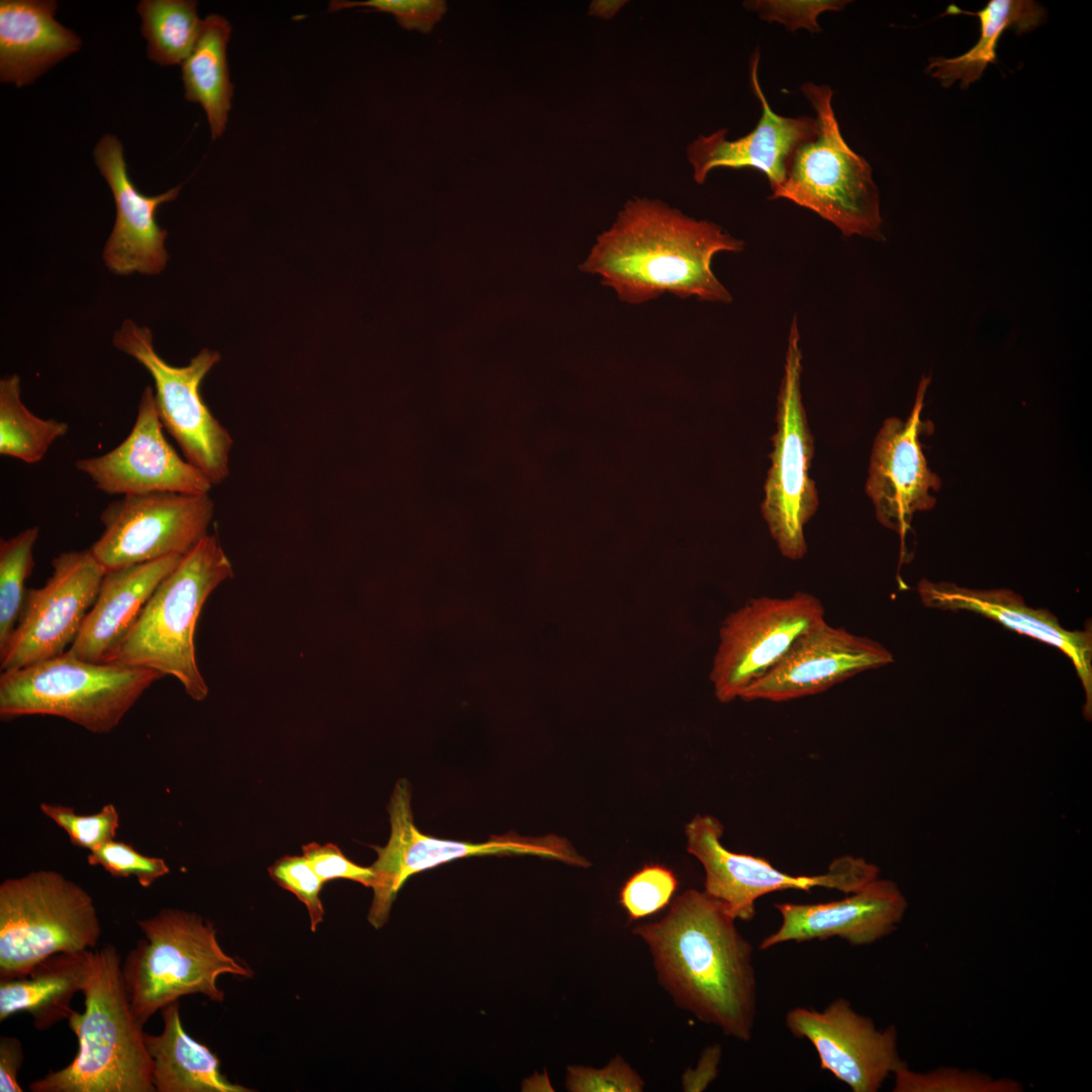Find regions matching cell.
I'll return each instance as SVG.
<instances>
[{
  "label": "cell",
  "mask_w": 1092,
  "mask_h": 1092,
  "mask_svg": "<svg viewBox=\"0 0 1092 1092\" xmlns=\"http://www.w3.org/2000/svg\"><path fill=\"white\" fill-rule=\"evenodd\" d=\"M726 906L705 891L677 896L663 918L637 925L662 987L676 1005L748 1041L756 1015L753 948Z\"/></svg>",
  "instance_id": "1"
},
{
  "label": "cell",
  "mask_w": 1092,
  "mask_h": 1092,
  "mask_svg": "<svg viewBox=\"0 0 1092 1092\" xmlns=\"http://www.w3.org/2000/svg\"><path fill=\"white\" fill-rule=\"evenodd\" d=\"M744 242L707 220H697L659 200H629L603 233L580 270L600 275L619 298L643 303L668 292L680 298L728 303L730 292L712 271L719 252H739Z\"/></svg>",
  "instance_id": "2"
},
{
  "label": "cell",
  "mask_w": 1092,
  "mask_h": 1092,
  "mask_svg": "<svg viewBox=\"0 0 1092 1092\" xmlns=\"http://www.w3.org/2000/svg\"><path fill=\"white\" fill-rule=\"evenodd\" d=\"M83 1013L68 1025L79 1050L65 1068L29 1085L32 1092H156L154 1064L126 993L121 959L112 944L91 950Z\"/></svg>",
  "instance_id": "3"
},
{
  "label": "cell",
  "mask_w": 1092,
  "mask_h": 1092,
  "mask_svg": "<svg viewBox=\"0 0 1092 1092\" xmlns=\"http://www.w3.org/2000/svg\"><path fill=\"white\" fill-rule=\"evenodd\" d=\"M233 575L217 534L208 533L160 582L104 662L174 676L191 699L203 701L208 687L195 657V627L210 594Z\"/></svg>",
  "instance_id": "4"
},
{
  "label": "cell",
  "mask_w": 1092,
  "mask_h": 1092,
  "mask_svg": "<svg viewBox=\"0 0 1092 1092\" xmlns=\"http://www.w3.org/2000/svg\"><path fill=\"white\" fill-rule=\"evenodd\" d=\"M138 925L145 937L127 953L121 972L132 1013L142 1026L185 995L223 1001L224 993L217 987L221 975H253L249 967L224 952L212 923L196 913L163 908Z\"/></svg>",
  "instance_id": "5"
},
{
  "label": "cell",
  "mask_w": 1092,
  "mask_h": 1092,
  "mask_svg": "<svg viewBox=\"0 0 1092 1092\" xmlns=\"http://www.w3.org/2000/svg\"><path fill=\"white\" fill-rule=\"evenodd\" d=\"M163 676L145 667L86 661L66 651L1 672L0 718L57 716L92 733H109Z\"/></svg>",
  "instance_id": "6"
},
{
  "label": "cell",
  "mask_w": 1092,
  "mask_h": 1092,
  "mask_svg": "<svg viewBox=\"0 0 1092 1092\" xmlns=\"http://www.w3.org/2000/svg\"><path fill=\"white\" fill-rule=\"evenodd\" d=\"M801 91L816 113L817 133L795 151L783 184L770 198L811 209L845 236L878 239L883 220L872 168L843 139L831 88L808 82Z\"/></svg>",
  "instance_id": "7"
},
{
  "label": "cell",
  "mask_w": 1092,
  "mask_h": 1092,
  "mask_svg": "<svg viewBox=\"0 0 1092 1092\" xmlns=\"http://www.w3.org/2000/svg\"><path fill=\"white\" fill-rule=\"evenodd\" d=\"M100 935L92 897L64 875L39 870L0 884V981L55 953L91 950Z\"/></svg>",
  "instance_id": "8"
},
{
  "label": "cell",
  "mask_w": 1092,
  "mask_h": 1092,
  "mask_svg": "<svg viewBox=\"0 0 1092 1092\" xmlns=\"http://www.w3.org/2000/svg\"><path fill=\"white\" fill-rule=\"evenodd\" d=\"M387 811L390 822L387 844L371 845L377 858L371 866L373 898L367 919L375 929L387 923L397 893L408 878L454 859L517 854L536 855L579 868L590 864L566 838L554 834L532 837L509 832L491 835L484 842L439 839L424 834L414 822L412 788L405 779L396 782Z\"/></svg>",
  "instance_id": "9"
},
{
  "label": "cell",
  "mask_w": 1092,
  "mask_h": 1092,
  "mask_svg": "<svg viewBox=\"0 0 1092 1092\" xmlns=\"http://www.w3.org/2000/svg\"><path fill=\"white\" fill-rule=\"evenodd\" d=\"M116 349L135 359L155 383V401L164 430L176 441L184 458L218 485L230 474L234 439L204 402L200 386L220 360L218 352L202 349L185 366H173L155 350L146 326L125 320L113 336Z\"/></svg>",
  "instance_id": "10"
},
{
  "label": "cell",
  "mask_w": 1092,
  "mask_h": 1092,
  "mask_svg": "<svg viewBox=\"0 0 1092 1092\" xmlns=\"http://www.w3.org/2000/svg\"><path fill=\"white\" fill-rule=\"evenodd\" d=\"M797 320H793L786 354L785 374L778 396L777 432L764 484L761 514L781 553L792 560L804 557V527L817 511L819 499L809 468L814 441L802 402V354Z\"/></svg>",
  "instance_id": "11"
},
{
  "label": "cell",
  "mask_w": 1092,
  "mask_h": 1092,
  "mask_svg": "<svg viewBox=\"0 0 1092 1092\" xmlns=\"http://www.w3.org/2000/svg\"><path fill=\"white\" fill-rule=\"evenodd\" d=\"M722 835V824L710 815H696L686 826L687 849L705 871L704 891L736 920H751L756 900L769 893L822 887L850 894L879 878L876 864L850 855L834 859L821 875H789L764 858L727 849Z\"/></svg>",
  "instance_id": "12"
},
{
  "label": "cell",
  "mask_w": 1092,
  "mask_h": 1092,
  "mask_svg": "<svg viewBox=\"0 0 1092 1092\" xmlns=\"http://www.w3.org/2000/svg\"><path fill=\"white\" fill-rule=\"evenodd\" d=\"M213 515L209 494L122 495L100 514L104 529L90 549L106 570L184 556L208 534Z\"/></svg>",
  "instance_id": "13"
},
{
  "label": "cell",
  "mask_w": 1092,
  "mask_h": 1092,
  "mask_svg": "<svg viewBox=\"0 0 1092 1092\" xmlns=\"http://www.w3.org/2000/svg\"><path fill=\"white\" fill-rule=\"evenodd\" d=\"M824 621L820 600L803 592L751 599L731 613L720 628L710 673L717 699L741 698L802 634Z\"/></svg>",
  "instance_id": "14"
},
{
  "label": "cell",
  "mask_w": 1092,
  "mask_h": 1092,
  "mask_svg": "<svg viewBox=\"0 0 1092 1092\" xmlns=\"http://www.w3.org/2000/svg\"><path fill=\"white\" fill-rule=\"evenodd\" d=\"M105 573L90 548L54 557L46 583L26 592L16 627L0 650L1 671L66 652L80 632Z\"/></svg>",
  "instance_id": "15"
},
{
  "label": "cell",
  "mask_w": 1092,
  "mask_h": 1092,
  "mask_svg": "<svg viewBox=\"0 0 1092 1092\" xmlns=\"http://www.w3.org/2000/svg\"><path fill=\"white\" fill-rule=\"evenodd\" d=\"M786 1026L814 1046L822 1071L853 1092H878L906 1064L899 1054L896 1026L878 1028L845 998L833 1000L822 1011L793 1008L786 1015Z\"/></svg>",
  "instance_id": "16"
},
{
  "label": "cell",
  "mask_w": 1092,
  "mask_h": 1092,
  "mask_svg": "<svg viewBox=\"0 0 1092 1092\" xmlns=\"http://www.w3.org/2000/svg\"><path fill=\"white\" fill-rule=\"evenodd\" d=\"M163 430L155 392L146 386L126 438L102 455L78 459L76 469L110 495L156 491L208 494L213 486L210 480L176 452Z\"/></svg>",
  "instance_id": "17"
},
{
  "label": "cell",
  "mask_w": 1092,
  "mask_h": 1092,
  "mask_svg": "<svg viewBox=\"0 0 1092 1092\" xmlns=\"http://www.w3.org/2000/svg\"><path fill=\"white\" fill-rule=\"evenodd\" d=\"M930 377L920 380L913 410L906 421L885 420L872 450L866 490L872 498L879 522L905 535L916 512L931 510L941 480L930 470L922 451L920 436L932 431L921 421L924 394Z\"/></svg>",
  "instance_id": "18"
},
{
  "label": "cell",
  "mask_w": 1092,
  "mask_h": 1092,
  "mask_svg": "<svg viewBox=\"0 0 1092 1092\" xmlns=\"http://www.w3.org/2000/svg\"><path fill=\"white\" fill-rule=\"evenodd\" d=\"M893 660V654L879 642L824 621L802 634L740 699L784 702L815 695Z\"/></svg>",
  "instance_id": "19"
},
{
  "label": "cell",
  "mask_w": 1092,
  "mask_h": 1092,
  "mask_svg": "<svg viewBox=\"0 0 1092 1092\" xmlns=\"http://www.w3.org/2000/svg\"><path fill=\"white\" fill-rule=\"evenodd\" d=\"M775 906L782 916V924L761 940L760 950L784 942L801 943L831 937H839L854 946L870 945L898 928L908 902L894 881L877 878L841 900Z\"/></svg>",
  "instance_id": "20"
},
{
  "label": "cell",
  "mask_w": 1092,
  "mask_h": 1092,
  "mask_svg": "<svg viewBox=\"0 0 1092 1092\" xmlns=\"http://www.w3.org/2000/svg\"><path fill=\"white\" fill-rule=\"evenodd\" d=\"M93 157L111 189L116 208L114 226L102 252L105 265L118 275L161 273L168 261V234L159 226L156 212L160 205L178 196L180 186L154 196L141 193L129 178L122 145L113 134L99 140Z\"/></svg>",
  "instance_id": "21"
},
{
  "label": "cell",
  "mask_w": 1092,
  "mask_h": 1092,
  "mask_svg": "<svg viewBox=\"0 0 1092 1092\" xmlns=\"http://www.w3.org/2000/svg\"><path fill=\"white\" fill-rule=\"evenodd\" d=\"M758 61L756 51L750 60V80L761 104V116L755 128L738 140H727V129H720L689 146L688 159L699 184L716 168H752L766 176L775 191L783 184L795 151L817 133L815 117H788L771 109L758 81Z\"/></svg>",
  "instance_id": "22"
},
{
  "label": "cell",
  "mask_w": 1092,
  "mask_h": 1092,
  "mask_svg": "<svg viewBox=\"0 0 1092 1092\" xmlns=\"http://www.w3.org/2000/svg\"><path fill=\"white\" fill-rule=\"evenodd\" d=\"M917 590L921 602L928 608L975 612L1059 648L1070 658L1077 671L1085 693L1083 715L1086 720H1091V624L1082 631L1067 630L1049 610L1026 606L1022 598L1010 589H971L952 582L921 579Z\"/></svg>",
  "instance_id": "23"
},
{
  "label": "cell",
  "mask_w": 1092,
  "mask_h": 1092,
  "mask_svg": "<svg viewBox=\"0 0 1092 1092\" xmlns=\"http://www.w3.org/2000/svg\"><path fill=\"white\" fill-rule=\"evenodd\" d=\"M183 556L106 570L94 604L67 650L95 663L106 660L134 624L160 582Z\"/></svg>",
  "instance_id": "24"
},
{
  "label": "cell",
  "mask_w": 1092,
  "mask_h": 1092,
  "mask_svg": "<svg viewBox=\"0 0 1092 1092\" xmlns=\"http://www.w3.org/2000/svg\"><path fill=\"white\" fill-rule=\"evenodd\" d=\"M55 0L0 1V80L22 87L79 51L80 37L59 23Z\"/></svg>",
  "instance_id": "25"
},
{
  "label": "cell",
  "mask_w": 1092,
  "mask_h": 1092,
  "mask_svg": "<svg viewBox=\"0 0 1092 1092\" xmlns=\"http://www.w3.org/2000/svg\"><path fill=\"white\" fill-rule=\"evenodd\" d=\"M91 950L55 953L27 976L0 981V1021L26 1011L37 1030H47L68 1019L72 999L85 985Z\"/></svg>",
  "instance_id": "26"
},
{
  "label": "cell",
  "mask_w": 1092,
  "mask_h": 1092,
  "mask_svg": "<svg viewBox=\"0 0 1092 1092\" xmlns=\"http://www.w3.org/2000/svg\"><path fill=\"white\" fill-rule=\"evenodd\" d=\"M164 1027L160 1034L145 1032V1043L154 1064L156 1092H249L231 1083L219 1071L217 1057L183 1028L179 1002L161 1009Z\"/></svg>",
  "instance_id": "27"
},
{
  "label": "cell",
  "mask_w": 1092,
  "mask_h": 1092,
  "mask_svg": "<svg viewBox=\"0 0 1092 1092\" xmlns=\"http://www.w3.org/2000/svg\"><path fill=\"white\" fill-rule=\"evenodd\" d=\"M945 14H968L980 21V37L968 52L954 58H934L926 72L949 87L960 81L962 88L979 80L989 64L997 63L996 48L1002 33L1014 29L1017 34L1030 31L1046 20L1045 9L1032 0H990L978 11H965L951 4Z\"/></svg>",
  "instance_id": "28"
},
{
  "label": "cell",
  "mask_w": 1092,
  "mask_h": 1092,
  "mask_svg": "<svg viewBox=\"0 0 1092 1092\" xmlns=\"http://www.w3.org/2000/svg\"><path fill=\"white\" fill-rule=\"evenodd\" d=\"M231 34L232 26L223 16L207 15L181 69L185 99L201 105L212 140L224 132L232 109L234 85L226 59Z\"/></svg>",
  "instance_id": "29"
},
{
  "label": "cell",
  "mask_w": 1092,
  "mask_h": 1092,
  "mask_svg": "<svg viewBox=\"0 0 1092 1092\" xmlns=\"http://www.w3.org/2000/svg\"><path fill=\"white\" fill-rule=\"evenodd\" d=\"M69 431V425L32 414L21 399L20 378L11 374L0 380V454L35 464L50 447Z\"/></svg>",
  "instance_id": "30"
},
{
  "label": "cell",
  "mask_w": 1092,
  "mask_h": 1092,
  "mask_svg": "<svg viewBox=\"0 0 1092 1092\" xmlns=\"http://www.w3.org/2000/svg\"><path fill=\"white\" fill-rule=\"evenodd\" d=\"M136 11L148 41V58L161 65H182L195 46L203 19L192 0H143Z\"/></svg>",
  "instance_id": "31"
},
{
  "label": "cell",
  "mask_w": 1092,
  "mask_h": 1092,
  "mask_svg": "<svg viewBox=\"0 0 1092 1092\" xmlns=\"http://www.w3.org/2000/svg\"><path fill=\"white\" fill-rule=\"evenodd\" d=\"M39 535L38 526L26 528L0 541V650L7 644L18 622L30 575L33 547Z\"/></svg>",
  "instance_id": "32"
},
{
  "label": "cell",
  "mask_w": 1092,
  "mask_h": 1092,
  "mask_svg": "<svg viewBox=\"0 0 1092 1092\" xmlns=\"http://www.w3.org/2000/svg\"><path fill=\"white\" fill-rule=\"evenodd\" d=\"M894 1092H1022L1023 1085L1011 1078H996L976 1069L939 1066L914 1071L907 1064L894 1073Z\"/></svg>",
  "instance_id": "33"
},
{
  "label": "cell",
  "mask_w": 1092,
  "mask_h": 1092,
  "mask_svg": "<svg viewBox=\"0 0 1092 1092\" xmlns=\"http://www.w3.org/2000/svg\"><path fill=\"white\" fill-rule=\"evenodd\" d=\"M678 886L674 873L652 863L634 873L622 886L619 899L629 920L657 913L669 904Z\"/></svg>",
  "instance_id": "34"
},
{
  "label": "cell",
  "mask_w": 1092,
  "mask_h": 1092,
  "mask_svg": "<svg viewBox=\"0 0 1092 1092\" xmlns=\"http://www.w3.org/2000/svg\"><path fill=\"white\" fill-rule=\"evenodd\" d=\"M40 810L66 831L73 845L89 851L115 839L119 828V814L110 803L92 815H79L73 807L48 803H41Z\"/></svg>",
  "instance_id": "35"
},
{
  "label": "cell",
  "mask_w": 1092,
  "mask_h": 1092,
  "mask_svg": "<svg viewBox=\"0 0 1092 1092\" xmlns=\"http://www.w3.org/2000/svg\"><path fill=\"white\" fill-rule=\"evenodd\" d=\"M87 861L90 866L102 867L114 878L135 877L144 888L151 887L170 872L164 858L144 855L130 844L115 839L90 851Z\"/></svg>",
  "instance_id": "36"
},
{
  "label": "cell",
  "mask_w": 1092,
  "mask_h": 1092,
  "mask_svg": "<svg viewBox=\"0 0 1092 1092\" xmlns=\"http://www.w3.org/2000/svg\"><path fill=\"white\" fill-rule=\"evenodd\" d=\"M271 879L291 892L307 909L310 929L315 931L323 922L325 910L320 898L324 882L303 855H285L268 870Z\"/></svg>",
  "instance_id": "37"
},
{
  "label": "cell",
  "mask_w": 1092,
  "mask_h": 1092,
  "mask_svg": "<svg viewBox=\"0 0 1092 1092\" xmlns=\"http://www.w3.org/2000/svg\"><path fill=\"white\" fill-rule=\"evenodd\" d=\"M565 1087L571 1092H640L644 1081L621 1056H616L601 1069L568 1066Z\"/></svg>",
  "instance_id": "38"
},
{
  "label": "cell",
  "mask_w": 1092,
  "mask_h": 1092,
  "mask_svg": "<svg viewBox=\"0 0 1092 1092\" xmlns=\"http://www.w3.org/2000/svg\"><path fill=\"white\" fill-rule=\"evenodd\" d=\"M850 1L845 0H756L745 3L768 22H779L790 31L804 28L819 32L818 16L826 11H841Z\"/></svg>",
  "instance_id": "39"
},
{
  "label": "cell",
  "mask_w": 1092,
  "mask_h": 1092,
  "mask_svg": "<svg viewBox=\"0 0 1092 1092\" xmlns=\"http://www.w3.org/2000/svg\"><path fill=\"white\" fill-rule=\"evenodd\" d=\"M362 7L376 12L390 13L398 24L407 29L430 32L446 12L443 0H367V1H331V12Z\"/></svg>",
  "instance_id": "40"
},
{
  "label": "cell",
  "mask_w": 1092,
  "mask_h": 1092,
  "mask_svg": "<svg viewBox=\"0 0 1092 1092\" xmlns=\"http://www.w3.org/2000/svg\"><path fill=\"white\" fill-rule=\"evenodd\" d=\"M302 855L324 883L344 879L365 887L371 886L374 876L371 867H362L350 860L334 843H307L302 846Z\"/></svg>",
  "instance_id": "41"
},
{
  "label": "cell",
  "mask_w": 1092,
  "mask_h": 1092,
  "mask_svg": "<svg viewBox=\"0 0 1092 1092\" xmlns=\"http://www.w3.org/2000/svg\"><path fill=\"white\" fill-rule=\"evenodd\" d=\"M23 1062L21 1041L14 1036L0 1037V1091L22 1092L17 1074Z\"/></svg>",
  "instance_id": "42"
},
{
  "label": "cell",
  "mask_w": 1092,
  "mask_h": 1092,
  "mask_svg": "<svg viewBox=\"0 0 1092 1092\" xmlns=\"http://www.w3.org/2000/svg\"><path fill=\"white\" fill-rule=\"evenodd\" d=\"M721 1060V1046L712 1045L704 1050L695 1069H689L682 1076L685 1091L699 1092L705 1090L717 1077L718 1065Z\"/></svg>",
  "instance_id": "43"
}]
</instances>
